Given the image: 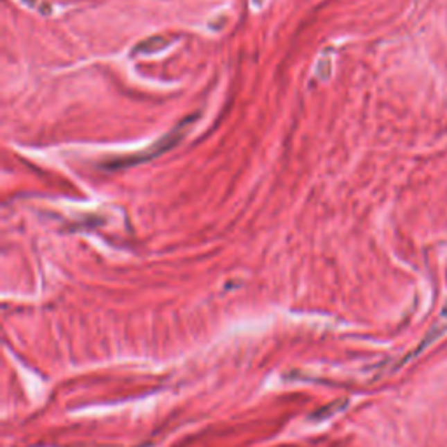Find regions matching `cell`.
Listing matches in <instances>:
<instances>
[{"label":"cell","mask_w":447,"mask_h":447,"mask_svg":"<svg viewBox=\"0 0 447 447\" xmlns=\"http://www.w3.org/2000/svg\"><path fill=\"white\" fill-rule=\"evenodd\" d=\"M261 2H262V0H255V4H261Z\"/></svg>","instance_id":"obj_3"},{"label":"cell","mask_w":447,"mask_h":447,"mask_svg":"<svg viewBox=\"0 0 447 447\" xmlns=\"http://www.w3.org/2000/svg\"><path fill=\"white\" fill-rule=\"evenodd\" d=\"M168 44H170V40L164 39V37H154V39H147L146 42L139 44V46H137V51L140 53L159 51V49H163L164 46H168Z\"/></svg>","instance_id":"obj_2"},{"label":"cell","mask_w":447,"mask_h":447,"mask_svg":"<svg viewBox=\"0 0 447 447\" xmlns=\"http://www.w3.org/2000/svg\"><path fill=\"white\" fill-rule=\"evenodd\" d=\"M194 119H196V116L187 117V119L182 121V123L178 124L175 130H171L170 133H166L163 139L157 140L154 146H150L149 149H146L143 152L130 154V156H123V157H116V159H110L109 163L105 164V168H109V170L130 168V166H135V164H140V163H147V161H150V159H154V157L161 156V154L168 152V150L173 149V147L177 146V143L180 142L184 137H186L187 130H189V126L193 124Z\"/></svg>","instance_id":"obj_1"}]
</instances>
